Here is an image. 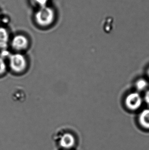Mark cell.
Listing matches in <instances>:
<instances>
[{"label":"cell","mask_w":149,"mask_h":150,"mask_svg":"<svg viewBox=\"0 0 149 150\" xmlns=\"http://www.w3.org/2000/svg\"><path fill=\"white\" fill-rule=\"evenodd\" d=\"M55 18L54 10L48 6L39 8L35 14V20L40 26L47 27L52 24Z\"/></svg>","instance_id":"1"},{"label":"cell","mask_w":149,"mask_h":150,"mask_svg":"<svg viewBox=\"0 0 149 150\" xmlns=\"http://www.w3.org/2000/svg\"><path fill=\"white\" fill-rule=\"evenodd\" d=\"M9 60L10 68L15 73H22L26 69L27 61L24 55L22 54L15 53L11 55Z\"/></svg>","instance_id":"2"},{"label":"cell","mask_w":149,"mask_h":150,"mask_svg":"<svg viewBox=\"0 0 149 150\" xmlns=\"http://www.w3.org/2000/svg\"><path fill=\"white\" fill-rule=\"evenodd\" d=\"M11 45L15 50L18 51L25 50L28 47V39L24 35H16L12 39Z\"/></svg>","instance_id":"3"},{"label":"cell","mask_w":149,"mask_h":150,"mask_svg":"<svg viewBox=\"0 0 149 150\" xmlns=\"http://www.w3.org/2000/svg\"><path fill=\"white\" fill-rule=\"evenodd\" d=\"M126 105L131 110H135L139 108L142 104V98L139 94L132 93L127 96L126 99Z\"/></svg>","instance_id":"4"},{"label":"cell","mask_w":149,"mask_h":150,"mask_svg":"<svg viewBox=\"0 0 149 150\" xmlns=\"http://www.w3.org/2000/svg\"><path fill=\"white\" fill-rule=\"evenodd\" d=\"M59 143L63 148L70 149L74 146L75 138L72 134L67 133L60 136Z\"/></svg>","instance_id":"5"},{"label":"cell","mask_w":149,"mask_h":150,"mask_svg":"<svg viewBox=\"0 0 149 150\" xmlns=\"http://www.w3.org/2000/svg\"><path fill=\"white\" fill-rule=\"evenodd\" d=\"M9 40L8 31L4 27H0V48L4 49L7 47Z\"/></svg>","instance_id":"6"},{"label":"cell","mask_w":149,"mask_h":150,"mask_svg":"<svg viewBox=\"0 0 149 150\" xmlns=\"http://www.w3.org/2000/svg\"><path fill=\"white\" fill-rule=\"evenodd\" d=\"M139 122L143 128L149 129V109L141 112L139 116Z\"/></svg>","instance_id":"7"},{"label":"cell","mask_w":149,"mask_h":150,"mask_svg":"<svg viewBox=\"0 0 149 150\" xmlns=\"http://www.w3.org/2000/svg\"><path fill=\"white\" fill-rule=\"evenodd\" d=\"M148 83L146 81L143 79H140L137 81L136 86L138 90H143L147 87Z\"/></svg>","instance_id":"8"},{"label":"cell","mask_w":149,"mask_h":150,"mask_svg":"<svg viewBox=\"0 0 149 150\" xmlns=\"http://www.w3.org/2000/svg\"><path fill=\"white\" fill-rule=\"evenodd\" d=\"M7 66L4 59L0 57V75H3L6 72Z\"/></svg>","instance_id":"9"},{"label":"cell","mask_w":149,"mask_h":150,"mask_svg":"<svg viewBox=\"0 0 149 150\" xmlns=\"http://www.w3.org/2000/svg\"><path fill=\"white\" fill-rule=\"evenodd\" d=\"M35 4L38 5L39 8L48 6V2L50 0H34Z\"/></svg>","instance_id":"10"},{"label":"cell","mask_w":149,"mask_h":150,"mask_svg":"<svg viewBox=\"0 0 149 150\" xmlns=\"http://www.w3.org/2000/svg\"><path fill=\"white\" fill-rule=\"evenodd\" d=\"M145 99L147 103L149 105V91L147 92V93H145Z\"/></svg>","instance_id":"11"},{"label":"cell","mask_w":149,"mask_h":150,"mask_svg":"<svg viewBox=\"0 0 149 150\" xmlns=\"http://www.w3.org/2000/svg\"><path fill=\"white\" fill-rule=\"evenodd\" d=\"M148 75H149V70H148Z\"/></svg>","instance_id":"12"}]
</instances>
